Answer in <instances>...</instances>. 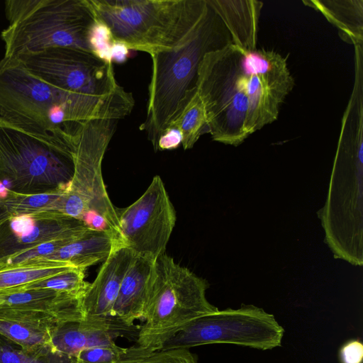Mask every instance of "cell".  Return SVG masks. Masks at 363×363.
Instances as JSON below:
<instances>
[{"label": "cell", "instance_id": "1", "mask_svg": "<svg viewBox=\"0 0 363 363\" xmlns=\"http://www.w3.org/2000/svg\"><path fill=\"white\" fill-rule=\"evenodd\" d=\"M295 85L286 58L264 48L231 43L207 53L196 89L213 140L238 146L275 121Z\"/></svg>", "mask_w": 363, "mask_h": 363}, {"label": "cell", "instance_id": "2", "mask_svg": "<svg viewBox=\"0 0 363 363\" xmlns=\"http://www.w3.org/2000/svg\"><path fill=\"white\" fill-rule=\"evenodd\" d=\"M132 93L100 98L55 87L28 72L16 57L0 60V123L55 143H72L79 123L124 118Z\"/></svg>", "mask_w": 363, "mask_h": 363}, {"label": "cell", "instance_id": "3", "mask_svg": "<svg viewBox=\"0 0 363 363\" xmlns=\"http://www.w3.org/2000/svg\"><path fill=\"white\" fill-rule=\"evenodd\" d=\"M208 4L200 21L179 45L150 55L146 117L140 129L147 134L155 152L158 151L160 135L197 92L198 69L204 56L232 43L227 26Z\"/></svg>", "mask_w": 363, "mask_h": 363}, {"label": "cell", "instance_id": "4", "mask_svg": "<svg viewBox=\"0 0 363 363\" xmlns=\"http://www.w3.org/2000/svg\"><path fill=\"white\" fill-rule=\"evenodd\" d=\"M116 42L150 55L179 45L200 21L207 0H85Z\"/></svg>", "mask_w": 363, "mask_h": 363}, {"label": "cell", "instance_id": "5", "mask_svg": "<svg viewBox=\"0 0 363 363\" xmlns=\"http://www.w3.org/2000/svg\"><path fill=\"white\" fill-rule=\"evenodd\" d=\"M4 4L9 22L1 33L4 57L58 47L91 52L88 36L96 21L85 0H7Z\"/></svg>", "mask_w": 363, "mask_h": 363}, {"label": "cell", "instance_id": "6", "mask_svg": "<svg viewBox=\"0 0 363 363\" xmlns=\"http://www.w3.org/2000/svg\"><path fill=\"white\" fill-rule=\"evenodd\" d=\"M117 123L101 118L79 123L73 135L74 174L57 212L82 221L90 229L111 228L121 240L117 208L106 191L101 170Z\"/></svg>", "mask_w": 363, "mask_h": 363}, {"label": "cell", "instance_id": "7", "mask_svg": "<svg viewBox=\"0 0 363 363\" xmlns=\"http://www.w3.org/2000/svg\"><path fill=\"white\" fill-rule=\"evenodd\" d=\"M208 282L165 253L155 261L137 347L148 350L161 345L191 320L218 308L206 296Z\"/></svg>", "mask_w": 363, "mask_h": 363}, {"label": "cell", "instance_id": "8", "mask_svg": "<svg viewBox=\"0 0 363 363\" xmlns=\"http://www.w3.org/2000/svg\"><path fill=\"white\" fill-rule=\"evenodd\" d=\"M74 143H55L0 123V182L16 194L68 189Z\"/></svg>", "mask_w": 363, "mask_h": 363}, {"label": "cell", "instance_id": "9", "mask_svg": "<svg viewBox=\"0 0 363 363\" xmlns=\"http://www.w3.org/2000/svg\"><path fill=\"white\" fill-rule=\"evenodd\" d=\"M362 151L337 150L328 198L320 211L335 256L362 265Z\"/></svg>", "mask_w": 363, "mask_h": 363}, {"label": "cell", "instance_id": "10", "mask_svg": "<svg viewBox=\"0 0 363 363\" xmlns=\"http://www.w3.org/2000/svg\"><path fill=\"white\" fill-rule=\"evenodd\" d=\"M284 335V329L274 315L252 305H242L238 309H218L191 320L159 350L225 343L268 350L280 347Z\"/></svg>", "mask_w": 363, "mask_h": 363}, {"label": "cell", "instance_id": "11", "mask_svg": "<svg viewBox=\"0 0 363 363\" xmlns=\"http://www.w3.org/2000/svg\"><path fill=\"white\" fill-rule=\"evenodd\" d=\"M16 58L32 74L69 92L100 98L123 97L130 93L117 83L112 63L90 52L58 47Z\"/></svg>", "mask_w": 363, "mask_h": 363}, {"label": "cell", "instance_id": "12", "mask_svg": "<svg viewBox=\"0 0 363 363\" xmlns=\"http://www.w3.org/2000/svg\"><path fill=\"white\" fill-rule=\"evenodd\" d=\"M121 240L137 256L155 261L165 253L176 212L160 176L134 203L117 208Z\"/></svg>", "mask_w": 363, "mask_h": 363}, {"label": "cell", "instance_id": "13", "mask_svg": "<svg viewBox=\"0 0 363 363\" xmlns=\"http://www.w3.org/2000/svg\"><path fill=\"white\" fill-rule=\"evenodd\" d=\"M88 229L82 221L58 212L13 216L0 225V264L42 243L80 236Z\"/></svg>", "mask_w": 363, "mask_h": 363}, {"label": "cell", "instance_id": "14", "mask_svg": "<svg viewBox=\"0 0 363 363\" xmlns=\"http://www.w3.org/2000/svg\"><path fill=\"white\" fill-rule=\"evenodd\" d=\"M0 318L57 326L83 320L81 298L50 289L0 294Z\"/></svg>", "mask_w": 363, "mask_h": 363}, {"label": "cell", "instance_id": "15", "mask_svg": "<svg viewBox=\"0 0 363 363\" xmlns=\"http://www.w3.org/2000/svg\"><path fill=\"white\" fill-rule=\"evenodd\" d=\"M137 255L125 245L104 262L96 277L81 298L83 320L112 321V310L125 274Z\"/></svg>", "mask_w": 363, "mask_h": 363}, {"label": "cell", "instance_id": "16", "mask_svg": "<svg viewBox=\"0 0 363 363\" xmlns=\"http://www.w3.org/2000/svg\"><path fill=\"white\" fill-rule=\"evenodd\" d=\"M130 328L117 321H69L57 325L51 338V353L74 357L80 351L96 346L111 345L120 330Z\"/></svg>", "mask_w": 363, "mask_h": 363}, {"label": "cell", "instance_id": "17", "mask_svg": "<svg viewBox=\"0 0 363 363\" xmlns=\"http://www.w3.org/2000/svg\"><path fill=\"white\" fill-rule=\"evenodd\" d=\"M155 261L135 257L121 284L112 310L113 320L130 328L143 318Z\"/></svg>", "mask_w": 363, "mask_h": 363}, {"label": "cell", "instance_id": "18", "mask_svg": "<svg viewBox=\"0 0 363 363\" xmlns=\"http://www.w3.org/2000/svg\"><path fill=\"white\" fill-rule=\"evenodd\" d=\"M122 245H124L122 240L113 233L89 228L81 237L52 255L34 261L62 262L86 269L97 262H104Z\"/></svg>", "mask_w": 363, "mask_h": 363}, {"label": "cell", "instance_id": "19", "mask_svg": "<svg viewBox=\"0 0 363 363\" xmlns=\"http://www.w3.org/2000/svg\"><path fill=\"white\" fill-rule=\"evenodd\" d=\"M208 1L230 31L232 43L245 48H257L259 21L263 7L262 1Z\"/></svg>", "mask_w": 363, "mask_h": 363}, {"label": "cell", "instance_id": "20", "mask_svg": "<svg viewBox=\"0 0 363 363\" xmlns=\"http://www.w3.org/2000/svg\"><path fill=\"white\" fill-rule=\"evenodd\" d=\"M303 2L320 12L333 24L342 40L354 46L363 45L362 0H308Z\"/></svg>", "mask_w": 363, "mask_h": 363}, {"label": "cell", "instance_id": "21", "mask_svg": "<svg viewBox=\"0 0 363 363\" xmlns=\"http://www.w3.org/2000/svg\"><path fill=\"white\" fill-rule=\"evenodd\" d=\"M56 327L38 322L0 318V334L28 352L50 351L52 335Z\"/></svg>", "mask_w": 363, "mask_h": 363}, {"label": "cell", "instance_id": "22", "mask_svg": "<svg viewBox=\"0 0 363 363\" xmlns=\"http://www.w3.org/2000/svg\"><path fill=\"white\" fill-rule=\"evenodd\" d=\"M74 268L57 261H34L19 267L0 270V294L18 289ZM76 268V267H75Z\"/></svg>", "mask_w": 363, "mask_h": 363}, {"label": "cell", "instance_id": "23", "mask_svg": "<svg viewBox=\"0 0 363 363\" xmlns=\"http://www.w3.org/2000/svg\"><path fill=\"white\" fill-rule=\"evenodd\" d=\"M170 126L177 127L181 131L184 150L192 148L202 135L208 133L206 111L198 92Z\"/></svg>", "mask_w": 363, "mask_h": 363}, {"label": "cell", "instance_id": "24", "mask_svg": "<svg viewBox=\"0 0 363 363\" xmlns=\"http://www.w3.org/2000/svg\"><path fill=\"white\" fill-rule=\"evenodd\" d=\"M66 190L34 194H20L9 190L4 199L12 217L52 212Z\"/></svg>", "mask_w": 363, "mask_h": 363}, {"label": "cell", "instance_id": "25", "mask_svg": "<svg viewBox=\"0 0 363 363\" xmlns=\"http://www.w3.org/2000/svg\"><path fill=\"white\" fill-rule=\"evenodd\" d=\"M84 272L85 269H83L72 268L47 279L30 283L15 291L50 289L82 298L90 284L84 279Z\"/></svg>", "mask_w": 363, "mask_h": 363}, {"label": "cell", "instance_id": "26", "mask_svg": "<svg viewBox=\"0 0 363 363\" xmlns=\"http://www.w3.org/2000/svg\"><path fill=\"white\" fill-rule=\"evenodd\" d=\"M120 363H196V360L188 348L148 350L133 346L125 348Z\"/></svg>", "mask_w": 363, "mask_h": 363}, {"label": "cell", "instance_id": "27", "mask_svg": "<svg viewBox=\"0 0 363 363\" xmlns=\"http://www.w3.org/2000/svg\"><path fill=\"white\" fill-rule=\"evenodd\" d=\"M82 235L65 238L44 242L21 253L15 255L0 264V270L19 267L26 263L37 260L48 255H52L55 251L72 242Z\"/></svg>", "mask_w": 363, "mask_h": 363}, {"label": "cell", "instance_id": "28", "mask_svg": "<svg viewBox=\"0 0 363 363\" xmlns=\"http://www.w3.org/2000/svg\"><path fill=\"white\" fill-rule=\"evenodd\" d=\"M125 352V348L113 343L84 349L72 359L74 363H120Z\"/></svg>", "mask_w": 363, "mask_h": 363}, {"label": "cell", "instance_id": "29", "mask_svg": "<svg viewBox=\"0 0 363 363\" xmlns=\"http://www.w3.org/2000/svg\"><path fill=\"white\" fill-rule=\"evenodd\" d=\"M88 43L94 55L106 62L112 63L111 50L114 40L106 26L96 21L89 30Z\"/></svg>", "mask_w": 363, "mask_h": 363}, {"label": "cell", "instance_id": "30", "mask_svg": "<svg viewBox=\"0 0 363 363\" xmlns=\"http://www.w3.org/2000/svg\"><path fill=\"white\" fill-rule=\"evenodd\" d=\"M28 352L0 334V363H26Z\"/></svg>", "mask_w": 363, "mask_h": 363}, {"label": "cell", "instance_id": "31", "mask_svg": "<svg viewBox=\"0 0 363 363\" xmlns=\"http://www.w3.org/2000/svg\"><path fill=\"white\" fill-rule=\"evenodd\" d=\"M340 363H362L363 345L359 340H350L339 350Z\"/></svg>", "mask_w": 363, "mask_h": 363}, {"label": "cell", "instance_id": "32", "mask_svg": "<svg viewBox=\"0 0 363 363\" xmlns=\"http://www.w3.org/2000/svg\"><path fill=\"white\" fill-rule=\"evenodd\" d=\"M182 142L181 131L174 126L167 128L160 135L157 143V150H172L177 148Z\"/></svg>", "mask_w": 363, "mask_h": 363}, {"label": "cell", "instance_id": "33", "mask_svg": "<svg viewBox=\"0 0 363 363\" xmlns=\"http://www.w3.org/2000/svg\"><path fill=\"white\" fill-rule=\"evenodd\" d=\"M129 49L123 43L114 41L111 50L112 62L123 63L126 61Z\"/></svg>", "mask_w": 363, "mask_h": 363}, {"label": "cell", "instance_id": "34", "mask_svg": "<svg viewBox=\"0 0 363 363\" xmlns=\"http://www.w3.org/2000/svg\"><path fill=\"white\" fill-rule=\"evenodd\" d=\"M11 217L6 206L5 199L0 197V225Z\"/></svg>", "mask_w": 363, "mask_h": 363}]
</instances>
